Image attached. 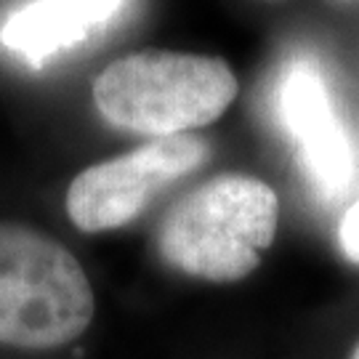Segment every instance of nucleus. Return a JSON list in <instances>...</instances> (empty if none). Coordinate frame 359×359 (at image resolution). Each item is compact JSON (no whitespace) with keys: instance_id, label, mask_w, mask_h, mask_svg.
Returning a JSON list of instances; mask_svg holds the SVG:
<instances>
[{"instance_id":"f257e3e1","label":"nucleus","mask_w":359,"mask_h":359,"mask_svg":"<svg viewBox=\"0 0 359 359\" xmlns=\"http://www.w3.org/2000/svg\"><path fill=\"white\" fill-rule=\"evenodd\" d=\"M280 197L266 181L218 173L181 194L163 216L154 245L170 269L208 283H240L271 248Z\"/></svg>"},{"instance_id":"f03ea898","label":"nucleus","mask_w":359,"mask_h":359,"mask_svg":"<svg viewBox=\"0 0 359 359\" xmlns=\"http://www.w3.org/2000/svg\"><path fill=\"white\" fill-rule=\"evenodd\" d=\"M237 90V75L218 56L144 48L104 67L90 93L109 126L168 139L216 123Z\"/></svg>"},{"instance_id":"7ed1b4c3","label":"nucleus","mask_w":359,"mask_h":359,"mask_svg":"<svg viewBox=\"0 0 359 359\" xmlns=\"http://www.w3.org/2000/svg\"><path fill=\"white\" fill-rule=\"evenodd\" d=\"M93 287L62 243L0 221V346L59 348L88 330Z\"/></svg>"},{"instance_id":"20e7f679","label":"nucleus","mask_w":359,"mask_h":359,"mask_svg":"<svg viewBox=\"0 0 359 359\" xmlns=\"http://www.w3.org/2000/svg\"><path fill=\"white\" fill-rule=\"evenodd\" d=\"M208 157V142L192 133L152 139L80 170L67 189V216L88 234L120 229L142 216L163 189L205 165Z\"/></svg>"},{"instance_id":"39448f33","label":"nucleus","mask_w":359,"mask_h":359,"mask_svg":"<svg viewBox=\"0 0 359 359\" xmlns=\"http://www.w3.org/2000/svg\"><path fill=\"white\" fill-rule=\"evenodd\" d=\"M274 104L311 189L322 200L344 197L354 181L357 154L320 65L306 56L290 59Z\"/></svg>"},{"instance_id":"423d86ee","label":"nucleus","mask_w":359,"mask_h":359,"mask_svg":"<svg viewBox=\"0 0 359 359\" xmlns=\"http://www.w3.org/2000/svg\"><path fill=\"white\" fill-rule=\"evenodd\" d=\"M123 3L126 0H32L3 22L0 43L27 65L43 67L107 25Z\"/></svg>"},{"instance_id":"0eeeda50","label":"nucleus","mask_w":359,"mask_h":359,"mask_svg":"<svg viewBox=\"0 0 359 359\" xmlns=\"http://www.w3.org/2000/svg\"><path fill=\"white\" fill-rule=\"evenodd\" d=\"M338 243L344 256L351 264H359V200L348 208L344 218H341V226H338Z\"/></svg>"},{"instance_id":"6e6552de","label":"nucleus","mask_w":359,"mask_h":359,"mask_svg":"<svg viewBox=\"0 0 359 359\" xmlns=\"http://www.w3.org/2000/svg\"><path fill=\"white\" fill-rule=\"evenodd\" d=\"M348 359H359V344L354 346V351H351V357H348Z\"/></svg>"}]
</instances>
